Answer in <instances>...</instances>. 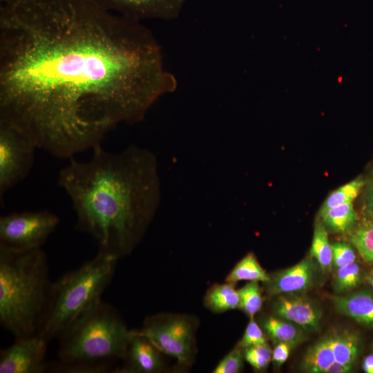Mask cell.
Listing matches in <instances>:
<instances>
[{"instance_id": "6da1fadb", "label": "cell", "mask_w": 373, "mask_h": 373, "mask_svg": "<svg viewBox=\"0 0 373 373\" xmlns=\"http://www.w3.org/2000/svg\"><path fill=\"white\" fill-rule=\"evenodd\" d=\"M175 77L150 29L93 0L0 8V122L63 158L141 122Z\"/></svg>"}, {"instance_id": "7a4b0ae2", "label": "cell", "mask_w": 373, "mask_h": 373, "mask_svg": "<svg viewBox=\"0 0 373 373\" xmlns=\"http://www.w3.org/2000/svg\"><path fill=\"white\" fill-rule=\"evenodd\" d=\"M91 158L70 157L57 184L71 201L77 229L89 234L99 251L117 258L140 239L160 202L155 155L130 145L119 153L95 146Z\"/></svg>"}, {"instance_id": "3957f363", "label": "cell", "mask_w": 373, "mask_h": 373, "mask_svg": "<svg viewBox=\"0 0 373 373\" xmlns=\"http://www.w3.org/2000/svg\"><path fill=\"white\" fill-rule=\"evenodd\" d=\"M52 283L41 248L0 246V323L15 338L37 334Z\"/></svg>"}, {"instance_id": "277c9868", "label": "cell", "mask_w": 373, "mask_h": 373, "mask_svg": "<svg viewBox=\"0 0 373 373\" xmlns=\"http://www.w3.org/2000/svg\"><path fill=\"white\" fill-rule=\"evenodd\" d=\"M117 257L98 251L91 260L52 283L37 334L48 343L102 300L115 268Z\"/></svg>"}, {"instance_id": "5b68a950", "label": "cell", "mask_w": 373, "mask_h": 373, "mask_svg": "<svg viewBox=\"0 0 373 373\" xmlns=\"http://www.w3.org/2000/svg\"><path fill=\"white\" fill-rule=\"evenodd\" d=\"M132 336L112 306L100 300L58 337L59 361L102 363L124 358Z\"/></svg>"}, {"instance_id": "8992f818", "label": "cell", "mask_w": 373, "mask_h": 373, "mask_svg": "<svg viewBox=\"0 0 373 373\" xmlns=\"http://www.w3.org/2000/svg\"><path fill=\"white\" fill-rule=\"evenodd\" d=\"M59 223V217L48 210L1 216L0 246L17 251L41 248Z\"/></svg>"}, {"instance_id": "52a82bcc", "label": "cell", "mask_w": 373, "mask_h": 373, "mask_svg": "<svg viewBox=\"0 0 373 373\" xmlns=\"http://www.w3.org/2000/svg\"><path fill=\"white\" fill-rule=\"evenodd\" d=\"M39 148L17 128L0 122V199L30 173Z\"/></svg>"}, {"instance_id": "ba28073f", "label": "cell", "mask_w": 373, "mask_h": 373, "mask_svg": "<svg viewBox=\"0 0 373 373\" xmlns=\"http://www.w3.org/2000/svg\"><path fill=\"white\" fill-rule=\"evenodd\" d=\"M136 332L147 338L160 352L176 358L180 363H186L191 359L192 329L186 318H151L142 329Z\"/></svg>"}, {"instance_id": "9c48e42d", "label": "cell", "mask_w": 373, "mask_h": 373, "mask_svg": "<svg viewBox=\"0 0 373 373\" xmlns=\"http://www.w3.org/2000/svg\"><path fill=\"white\" fill-rule=\"evenodd\" d=\"M48 342L39 334L15 338L10 346L0 352V373H43L48 371L45 360Z\"/></svg>"}, {"instance_id": "30bf717a", "label": "cell", "mask_w": 373, "mask_h": 373, "mask_svg": "<svg viewBox=\"0 0 373 373\" xmlns=\"http://www.w3.org/2000/svg\"><path fill=\"white\" fill-rule=\"evenodd\" d=\"M104 9L141 21L177 19L187 0H93Z\"/></svg>"}, {"instance_id": "8fae6325", "label": "cell", "mask_w": 373, "mask_h": 373, "mask_svg": "<svg viewBox=\"0 0 373 373\" xmlns=\"http://www.w3.org/2000/svg\"><path fill=\"white\" fill-rule=\"evenodd\" d=\"M318 263L310 256L287 269L278 271L265 283L267 292L271 296L295 294L308 290L314 285Z\"/></svg>"}, {"instance_id": "7c38bea8", "label": "cell", "mask_w": 373, "mask_h": 373, "mask_svg": "<svg viewBox=\"0 0 373 373\" xmlns=\"http://www.w3.org/2000/svg\"><path fill=\"white\" fill-rule=\"evenodd\" d=\"M276 316L291 321L305 332H316L320 328L322 311L311 300L292 294H280L274 301Z\"/></svg>"}, {"instance_id": "4fadbf2b", "label": "cell", "mask_w": 373, "mask_h": 373, "mask_svg": "<svg viewBox=\"0 0 373 373\" xmlns=\"http://www.w3.org/2000/svg\"><path fill=\"white\" fill-rule=\"evenodd\" d=\"M161 353L147 338L132 331V336L124 357L128 364L117 372L155 373L163 366Z\"/></svg>"}, {"instance_id": "5bb4252c", "label": "cell", "mask_w": 373, "mask_h": 373, "mask_svg": "<svg viewBox=\"0 0 373 373\" xmlns=\"http://www.w3.org/2000/svg\"><path fill=\"white\" fill-rule=\"evenodd\" d=\"M301 370L309 373H347L349 371L336 362L328 335L311 345L300 363Z\"/></svg>"}, {"instance_id": "9a60e30c", "label": "cell", "mask_w": 373, "mask_h": 373, "mask_svg": "<svg viewBox=\"0 0 373 373\" xmlns=\"http://www.w3.org/2000/svg\"><path fill=\"white\" fill-rule=\"evenodd\" d=\"M335 309L365 325H373V294L360 291L345 296H331Z\"/></svg>"}, {"instance_id": "2e32d148", "label": "cell", "mask_w": 373, "mask_h": 373, "mask_svg": "<svg viewBox=\"0 0 373 373\" xmlns=\"http://www.w3.org/2000/svg\"><path fill=\"white\" fill-rule=\"evenodd\" d=\"M327 335L336 363L351 372L359 354V337L354 332L346 330L332 332Z\"/></svg>"}, {"instance_id": "e0dca14e", "label": "cell", "mask_w": 373, "mask_h": 373, "mask_svg": "<svg viewBox=\"0 0 373 373\" xmlns=\"http://www.w3.org/2000/svg\"><path fill=\"white\" fill-rule=\"evenodd\" d=\"M262 328L274 344L284 343L294 347L305 338V330L296 324L278 316H269L261 323Z\"/></svg>"}, {"instance_id": "ac0fdd59", "label": "cell", "mask_w": 373, "mask_h": 373, "mask_svg": "<svg viewBox=\"0 0 373 373\" xmlns=\"http://www.w3.org/2000/svg\"><path fill=\"white\" fill-rule=\"evenodd\" d=\"M320 218L325 228L335 233L350 232L357 222V214L352 202H347L320 213Z\"/></svg>"}, {"instance_id": "d6986e66", "label": "cell", "mask_w": 373, "mask_h": 373, "mask_svg": "<svg viewBox=\"0 0 373 373\" xmlns=\"http://www.w3.org/2000/svg\"><path fill=\"white\" fill-rule=\"evenodd\" d=\"M238 291L233 283L217 284L211 287L204 297V304L211 311L217 313L239 307Z\"/></svg>"}, {"instance_id": "ffe728a7", "label": "cell", "mask_w": 373, "mask_h": 373, "mask_svg": "<svg viewBox=\"0 0 373 373\" xmlns=\"http://www.w3.org/2000/svg\"><path fill=\"white\" fill-rule=\"evenodd\" d=\"M269 278L270 276L260 266L255 255L249 253L235 265L225 281L233 284L240 280L261 281L265 283Z\"/></svg>"}, {"instance_id": "44dd1931", "label": "cell", "mask_w": 373, "mask_h": 373, "mask_svg": "<svg viewBox=\"0 0 373 373\" xmlns=\"http://www.w3.org/2000/svg\"><path fill=\"white\" fill-rule=\"evenodd\" d=\"M310 256L316 260L324 273L330 271L332 267V250L325 227L319 220L316 222Z\"/></svg>"}, {"instance_id": "7402d4cb", "label": "cell", "mask_w": 373, "mask_h": 373, "mask_svg": "<svg viewBox=\"0 0 373 373\" xmlns=\"http://www.w3.org/2000/svg\"><path fill=\"white\" fill-rule=\"evenodd\" d=\"M364 184L363 178L358 177L334 191L322 204L320 213L338 205L352 202L364 186Z\"/></svg>"}, {"instance_id": "603a6c76", "label": "cell", "mask_w": 373, "mask_h": 373, "mask_svg": "<svg viewBox=\"0 0 373 373\" xmlns=\"http://www.w3.org/2000/svg\"><path fill=\"white\" fill-rule=\"evenodd\" d=\"M361 269L353 262L336 269L333 288L336 294H345L356 288L361 283Z\"/></svg>"}, {"instance_id": "cb8c5ba5", "label": "cell", "mask_w": 373, "mask_h": 373, "mask_svg": "<svg viewBox=\"0 0 373 373\" xmlns=\"http://www.w3.org/2000/svg\"><path fill=\"white\" fill-rule=\"evenodd\" d=\"M350 241L365 262L373 264V220L355 229Z\"/></svg>"}, {"instance_id": "d4e9b609", "label": "cell", "mask_w": 373, "mask_h": 373, "mask_svg": "<svg viewBox=\"0 0 373 373\" xmlns=\"http://www.w3.org/2000/svg\"><path fill=\"white\" fill-rule=\"evenodd\" d=\"M240 297L239 307L250 317L260 310L262 297L257 281H250L238 290Z\"/></svg>"}, {"instance_id": "484cf974", "label": "cell", "mask_w": 373, "mask_h": 373, "mask_svg": "<svg viewBox=\"0 0 373 373\" xmlns=\"http://www.w3.org/2000/svg\"><path fill=\"white\" fill-rule=\"evenodd\" d=\"M113 370L111 363H64L60 361L48 363V371L58 373H104Z\"/></svg>"}, {"instance_id": "4316f807", "label": "cell", "mask_w": 373, "mask_h": 373, "mask_svg": "<svg viewBox=\"0 0 373 373\" xmlns=\"http://www.w3.org/2000/svg\"><path fill=\"white\" fill-rule=\"evenodd\" d=\"M244 358L256 370H264L271 361L272 350L267 343L244 349Z\"/></svg>"}, {"instance_id": "83f0119b", "label": "cell", "mask_w": 373, "mask_h": 373, "mask_svg": "<svg viewBox=\"0 0 373 373\" xmlns=\"http://www.w3.org/2000/svg\"><path fill=\"white\" fill-rule=\"evenodd\" d=\"M244 354L237 346L228 353L213 369V373H238L244 366Z\"/></svg>"}, {"instance_id": "f1b7e54d", "label": "cell", "mask_w": 373, "mask_h": 373, "mask_svg": "<svg viewBox=\"0 0 373 373\" xmlns=\"http://www.w3.org/2000/svg\"><path fill=\"white\" fill-rule=\"evenodd\" d=\"M332 266L336 269L355 262L356 256L352 246L347 242L336 241L331 244Z\"/></svg>"}, {"instance_id": "f546056e", "label": "cell", "mask_w": 373, "mask_h": 373, "mask_svg": "<svg viewBox=\"0 0 373 373\" xmlns=\"http://www.w3.org/2000/svg\"><path fill=\"white\" fill-rule=\"evenodd\" d=\"M263 332L262 328L257 324L254 317H250V321L238 346L242 349H245L267 343L266 336Z\"/></svg>"}, {"instance_id": "4dcf8cb0", "label": "cell", "mask_w": 373, "mask_h": 373, "mask_svg": "<svg viewBox=\"0 0 373 373\" xmlns=\"http://www.w3.org/2000/svg\"><path fill=\"white\" fill-rule=\"evenodd\" d=\"M291 347L284 343L275 345L272 350L271 361L276 366L283 365L288 358Z\"/></svg>"}, {"instance_id": "1f68e13d", "label": "cell", "mask_w": 373, "mask_h": 373, "mask_svg": "<svg viewBox=\"0 0 373 373\" xmlns=\"http://www.w3.org/2000/svg\"><path fill=\"white\" fill-rule=\"evenodd\" d=\"M365 211L367 216L373 220V175L366 191Z\"/></svg>"}, {"instance_id": "d6a6232c", "label": "cell", "mask_w": 373, "mask_h": 373, "mask_svg": "<svg viewBox=\"0 0 373 373\" xmlns=\"http://www.w3.org/2000/svg\"><path fill=\"white\" fill-rule=\"evenodd\" d=\"M362 366L365 372L373 373V354H370L364 358Z\"/></svg>"}, {"instance_id": "836d02e7", "label": "cell", "mask_w": 373, "mask_h": 373, "mask_svg": "<svg viewBox=\"0 0 373 373\" xmlns=\"http://www.w3.org/2000/svg\"><path fill=\"white\" fill-rule=\"evenodd\" d=\"M368 282L373 287V271L368 276Z\"/></svg>"}, {"instance_id": "e575fe53", "label": "cell", "mask_w": 373, "mask_h": 373, "mask_svg": "<svg viewBox=\"0 0 373 373\" xmlns=\"http://www.w3.org/2000/svg\"><path fill=\"white\" fill-rule=\"evenodd\" d=\"M9 0H0V2H1V4H3L5 3H6L7 1H8Z\"/></svg>"}]
</instances>
